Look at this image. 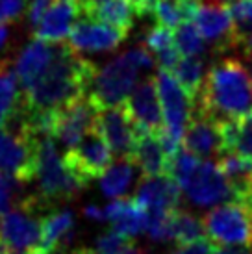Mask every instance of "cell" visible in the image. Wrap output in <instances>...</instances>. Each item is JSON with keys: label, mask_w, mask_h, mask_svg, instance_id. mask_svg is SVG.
<instances>
[{"label": "cell", "mask_w": 252, "mask_h": 254, "mask_svg": "<svg viewBox=\"0 0 252 254\" xmlns=\"http://www.w3.org/2000/svg\"><path fill=\"white\" fill-rule=\"evenodd\" d=\"M112 158L113 150L108 141L93 128L82 137L76 147L63 154V162L87 188L95 178H100L108 171L112 165Z\"/></svg>", "instance_id": "cell-8"}, {"label": "cell", "mask_w": 252, "mask_h": 254, "mask_svg": "<svg viewBox=\"0 0 252 254\" xmlns=\"http://www.w3.org/2000/svg\"><path fill=\"white\" fill-rule=\"evenodd\" d=\"M195 108L217 121L239 119L252 113V84L239 60H221L206 74Z\"/></svg>", "instance_id": "cell-2"}, {"label": "cell", "mask_w": 252, "mask_h": 254, "mask_svg": "<svg viewBox=\"0 0 252 254\" xmlns=\"http://www.w3.org/2000/svg\"><path fill=\"white\" fill-rule=\"evenodd\" d=\"M175 212H148L147 234L152 241H175Z\"/></svg>", "instance_id": "cell-35"}, {"label": "cell", "mask_w": 252, "mask_h": 254, "mask_svg": "<svg viewBox=\"0 0 252 254\" xmlns=\"http://www.w3.org/2000/svg\"><path fill=\"white\" fill-rule=\"evenodd\" d=\"M2 217H4V215H2V213H0V226H2Z\"/></svg>", "instance_id": "cell-47"}, {"label": "cell", "mask_w": 252, "mask_h": 254, "mask_svg": "<svg viewBox=\"0 0 252 254\" xmlns=\"http://www.w3.org/2000/svg\"><path fill=\"white\" fill-rule=\"evenodd\" d=\"M184 147L198 158L217 160L219 156L224 154L221 121L195 108L184 130Z\"/></svg>", "instance_id": "cell-13"}, {"label": "cell", "mask_w": 252, "mask_h": 254, "mask_svg": "<svg viewBox=\"0 0 252 254\" xmlns=\"http://www.w3.org/2000/svg\"><path fill=\"white\" fill-rule=\"evenodd\" d=\"M132 2L133 9H135V15L137 17H145V15L152 13V7H154L156 0H130Z\"/></svg>", "instance_id": "cell-42"}, {"label": "cell", "mask_w": 252, "mask_h": 254, "mask_svg": "<svg viewBox=\"0 0 252 254\" xmlns=\"http://www.w3.org/2000/svg\"><path fill=\"white\" fill-rule=\"evenodd\" d=\"M2 69H4V64H0V72H2Z\"/></svg>", "instance_id": "cell-48"}, {"label": "cell", "mask_w": 252, "mask_h": 254, "mask_svg": "<svg viewBox=\"0 0 252 254\" xmlns=\"http://www.w3.org/2000/svg\"><path fill=\"white\" fill-rule=\"evenodd\" d=\"M217 165L234 188L239 202V198L252 188V162L236 152H224L217 158Z\"/></svg>", "instance_id": "cell-26"}, {"label": "cell", "mask_w": 252, "mask_h": 254, "mask_svg": "<svg viewBox=\"0 0 252 254\" xmlns=\"http://www.w3.org/2000/svg\"><path fill=\"white\" fill-rule=\"evenodd\" d=\"M74 240V213L70 210H54L41 219L39 251L52 253L56 249L67 251Z\"/></svg>", "instance_id": "cell-21"}, {"label": "cell", "mask_w": 252, "mask_h": 254, "mask_svg": "<svg viewBox=\"0 0 252 254\" xmlns=\"http://www.w3.org/2000/svg\"><path fill=\"white\" fill-rule=\"evenodd\" d=\"M0 254H2V241H0Z\"/></svg>", "instance_id": "cell-49"}, {"label": "cell", "mask_w": 252, "mask_h": 254, "mask_svg": "<svg viewBox=\"0 0 252 254\" xmlns=\"http://www.w3.org/2000/svg\"><path fill=\"white\" fill-rule=\"evenodd\" d=\"M171 72L175 74V78L180 82V85L193 100L198 97V93L202 91L204 80L208 74L204 62L196 56H186L184 60L178 62V65Z\"/></svg>", "instance_id": "cell-29"}, {"label": "cell", "mask_w": 252, "mask_h": 254, "mask_svg": "<svg viewBox=\"0 0 252 254\" xmlns=\"http://www.w3.org/2000/svg\"><path fill=\"white\" fill-rule=\"evenodd\" d=\"M137 74L139 69L128 60L126 54L115 56L97 69L87 95L98 110L125 104L135 89Z\"/></svg>", "instance_id": "cell-5"}, {"label": "cell", "mask_w": 252, "mask_h": 254, "mask_svg": "<svg viewBox=\"0 0 252 254\" xmlns=\"http://www.w3.org/2000/svg\"><path fill=\"white\" fill-rule=\"evenodd\" d=\"M213 254H252V245H221Z\"/></svg>", "instance_id": "cell-41"}, {"label": "cell", "mask_w": 252, "mask_h": 254, "mask_svg": "<svg viewBox=\"0 0 252 254\" xmlns=\"http://www.w3.org/2000/svg\"><path fill=\"white\" fill-rule=\"evenodd\" d=\"M215 243L211 241V238H198L195 241L189 243H180L178 247H175L169 254H213L215 253Z\"/></svg>", "instance_id": "cell-37"}, {"label": "cell", "mask_w": 252, "mask_h": 254, "mask_svg": "<svg viewBox=\"0 0 252 254\" xmlns=\"http://www.w3.org/2000/svg\"><path fill=\"white\" fill-rule=\"evenodd\" d=\"M52 6V0H28V6H26V15H28V21L32 26H37L39 21L43 19V15L47 13V9Z\"/></svg>", "instance_id": "cell-40"}, {"label": "cell", "mask_w": 252, "mask_h": 254, "mask_svg": "<svg viewBox=\"0 0 252 254\" xmlns=\"http://www.w3.org/2000/svg\"><path fill=\"white\" fill-rule=\"evenodd\" d=\"M54 52H56V43H45L39 39H34L21 50L15 62V72L19 76L22 89H28L30 85L43 76V72L49 69L54 58Z\"/></svg>", "instance_id": "cell-20"}, {"label": "cell", "mask_w": 252, "mask_h": 254, "mask_svg": "<svg viewBox=\"0 0 252 254\" xmlns=\"http://www.w3.org/2000/svg\"><path fill=\"white\" fill-rule=\"evenodd\" d=\"M97 104L91 100L89 95H82L76 100L69 102L67 106L56 112L54 127H52V137L60 143L65 152L76 147L82 141L87 132H91L97 123L98 115Z\"/></svg>", "instance_id": "cell-9"}, {"label": "cell", "mask_w": 252, "mask_h": 254, "mask_svg": "<svg viewBox=\"0 0 252 254\" xmlns=\"http://www.w3.org/2000/svg\"><path fill=\"white\" fill-rule=\"evenodd\" d=\"M95 130L108 141L113 154L132 160L137 143V127L125 104L100 110Z\"/></svg>", "instance_id": "cell-12"}, {"label": "cell", "mask_w": 252, "mask_h": 254, "mask_svg": "<svg viewBox=\"0 0 252 254\" xmlns=\"http://www.w3.org/2000/svg\"><path fill=\"white\" fill-rule=\"evenodd\" d=\"M104 213L106 221L112 223L113 230H117L126 238L133 240L135 236L147 232L150 213L133 197L113 198L112 202L104 208Z\"/></svg>", "instance_id": "cell-19"}, {"label": "cell", "mask_w": 252, "mask_h": 254, "mask_svg": "<svg viewBox=\"0 0 252 254\" xmlns=\"http://www.w3.org/2000/svg\"><path fill=\"white\" fill-rule=\"evenodd\" d=\"M95 254H141V251L135 247L132 238H126L112 228L97 238Z\"/></svg>", "instance_id": "cell-34"}, {"label": "cell", "mask_w": 252, "mask_h": 254, "mask_svg": "<svg viewBox=\"0 0 252 254\" xmlns=\"http://www.w3.org/2000/svg\"><path fill=\"white\" fill-rule=\"evenodd\" d=\"M135 162L130 158H119V162L112 163L108 171L100 177V190L106 197L121 198L125 197L133 180Z\"/></svg>", "instance_id": "cell-28"}, {"label": "cell", "mask_w": 252, "mask_h": 254, "mask_svg": "<svg viewBox=\"0 0 252 254\" xmlns=\"http://www.w3.org/2000/svg\"><path fill=\"white\" fill-rule=\"evenodd\" d=\"M7 36H9V32H7L6 24H0V50L4 49V45L7 43Z\"/></svg>", "instance_id": "cell-44"}, {"label": "cell", "mask_w": 252, "mask_h": 254, "mask_svg": "<svg viewBox=\"0 0 252 254\" xmlns=\"http://www.w3.org/2000/svg\"><path fill=\"white\" fill-rule=\"evenodd\" d=\"M243 49H245V52H247V56L249 58H252V37L249 39V41L243 45Z\"/></svg>", "instance_id": "cell-45"}, {"label": "cell", "mask_w": 252, "mask_h": 254, "mask_svg": "<svg viewBox=\"0 0 252 254\" xmlns=\"http://www.w3.org/2000/svg\"><path fill=\"white\" fill-rule=\"evenodd\" d=\"M175 43L184 56H200L206 52V41L202 34L191 21L182 22L175 30Z\"/></svg>", "instance_id": "cell-31"}, {"label": "cell", "mask_w": 252, "mask_h": 254, "mask_svg": "<svg viewBox=\"0 0 252 254\" xmlns=\"http://www.w3.org/2000/svg\"><path fill=\"white\" fill-rule=\"evenodd\" d=\"M158 97L161 102V112L165 119V130L184 139V130L191 113L195 110V100L189 97L180 82L171 74V71L160 69L154 76Z\"/></svg>", "instance_id": "cell-11"}, {"label": "cell", "mask_w": 252, "mask_h": 254, "mask_svg": "<svg viewBox=\"0 0 252 254\" xmlns=\"http://www.w3.org/2000/svg\"><path fill=\"white\" fill-rule=\"evenodd\" d=\"M228 9L234 24V41L243 47L252 37V0H234Z\"/></svg>", "instance_id": "cell-30"}, {"label": "cell", "mask_w": 252, "mask_h": 254, "mask_svg": "<svg viewBox=\"0 0 252 254\" xmlns=\"http://www.w3.org/2000/svg\"><path fill=\"white\" fill-rule=\"evenodd\" d=\"M21 184L15 177L0 173V213L6 215L7 212H11V208L15 204V198L21 193Z\"/></svg>", "instance_id": "cell-36"}, {"label": "cell", "mask_w": 252, "mask_h": 254, "mask_svg": "<svg viewBox=\"0 0 252 254\" xmlns=\"http://www.w3.org/2000/svg\"><path fill=\"white\" fill-rule=\"evenodd\" d=\"M204 232H206L204 223L193 213L186 212L182 208H178L175 212V241L189 243V241L202 238Z\"/></svg>", "instance_id": "cell-33"}, {"label": "cell", "mask_w": 252, "mask_h": 254, "mask_svg": "<svg viewBox=\"0 0 252 254\" xmlns=\"http://www.w3.org/2000/svg\"><path fill=\"white\" fill-rule=\"evenodd\" d=\"M128 32L100 22L91 17H80L69 34V45L78 52H106L117 49Z\"/></svg>", "instance_id": "cell-14"}, {"label": "cell", "mask_w": 252, "mask_h": 254, "mask_svg": "<svg viewBox=\"0 0 252 254\" xmlns=\"http://www.w3.org/2000/svg\"><path fill=\"white\" fill-rule=\"evenodd\" d=\"M133 198L148 212H173L180 208V184L169 175L147 177L137 186Z\"/></svg>", "instance_id": "cell-17"}, {"label": "cell", "mask_w": 252, "mask_h": 254, "mask_svg": "<svg viewBox=\"0 0 252 254\" xmlns=\"http://www.w3.org/2000/svg\"><path fill=\"white\" fill-rule=\"evenodd\" d=\"M202 223L208 238L221 245H252V215L238 200L211 208Z\"/></svg>", "instance_id": "cell-7"}, {"label": "cell", "mask_w": 252, "mask_h": 254, "mask_svg": "<svg viewBox=\"0 0 252 254\" xmlns=\"http://www.w3.org/2000/svg\"><path fill=\"white\" fill-rule=\"evenodd\" d=\"M37 193L43 206H52L62 200L76 198L85 186L72 171L65 165L58 152L56 139L52 135L39 137V158H37Z\"/></svg>", "instance_id": "cell-3"}, {"label": "cell", "mask_w": 252, "mask_h": 254, "mask_svg": "<svg viewBox=\"0 0 252 254\" xmlns=\"http://www.w3.org/2000/svg\"><path fill=\"white\" fill-rule=\"evenodd\" d=\"M84 17H91L100 22L112 24L123 32H130L133 26V19L137 17L130 0H104L93 6Z\"/></svg>", "instance_id": "cell-25"}, {"label": "cell", "mask_w": 252, "mask_h": 254, "mask_svg": "<svg viewBox=\"0 0 252 254\" xmlns=\"http://www.w3.org/2000/svg\"><path fill=\"white\" fill-rule=\"evenodd\" d=\"M74 2H78V4H80V2H84V0H74Z\"/></svg>", "instance_id": "cell-50"}, {"label": "cell", "mask_w": 252, "mask_h": 254, "mask_svg": "<svg viewBox=\"0 0 252 254\" xmlns=\"http://www.w3.org/2000/svg\"><path fill=\"white\" fill-rule=\"evenodd\" d=\"M95 72V64L82 58L69 43H56L49 69L28 89H22L21 123L34 134H50L56 112L78 97L87 95Z\"/></svg>", "instance_id": "cell-1"}, {"label": "cell", "mask_w": 252, "mask_h": 254, "mask_svg": "<svg viewBox=\"0 0 252 254\" xmlns=\"http://www.w3.org/2000/svg\"><path fill=\"white\" fill-rule=\"evenodd\" d=\"M182 190L186 191L189 202L200 208L238 200L236 191L223 175V171L219 169L217 162H211V160H206L198 165V169L184 184Z\"/></svg>", "instance_id": "cell-10"}, {"label": "cell", "mask_w": 252, "mask_h": 254, "mask_svg": "<svg viewBox=\"0 0 252 254\" xmlns=\"http://www.w3.org/2000/svg\"><path fill=\"white\" fill-rule=\"evenodd\" d=\"M15 130L0 128V173L15 177L19 182L28 184L37 175L39 137L26 128L17 117Z\"/></svg>", "instance_id": "cell-4"}, {"label": "cell", "mask_w": 252, "mask_h": 254, "mask_svg": "<svg viewBox=\"0 0 252 254\" xmlns=\"http://www.w3.org/2000/svg\"><path fill=\"white\" fill-rule=\"evenodd\" d=\"M19 76L15 71L2 69L0 72V128L9 127L21 110L22 93L19 89Z\"/></svg>", "instance_id": "cell-27"}, {"label": "cell", "mask_w": 252, "mask_h": 254, "mask_svg": "<svg viewBox=\"0 0 252 254\" xmlns=\"http://www.w3.org/2000/svg\"><path fill=\"white\" fill-rule=\"evenodd\" d=\"M84 215L87 219H91V221H97V223H102V221H106L104 210H102V208H98V206H95V204L85 206Z\"/></svg>", "instance_id": "cell-43"}, {"label": "cell", "mask_w": 252, "mask_h": 254, "mask_svg": "<svg viewBox=\"0 0 252 254\" xmlns=\"http://www.w3.org/2000/svg\"><path fill=\"white\" fill-rule=\"evenodd\" d=\"M82 17L80 4L74 0H56L43 15L39 24L35 26V39L45 43H62L69 37L76 19Z\"/></svg>", "instance_id": "cell-18"}, {"label": "cell", "mask_w": 252, "mask_h": 254, "mask_svg": "<svg viewBox=\"0 0 252 254\" xmlns=\"http://www.w3.org/2000/svg\"><path fill=\"white\" fill-rule=\"evenodd\" d=\"M221 135L224 152H236L252 162V113L221 121Z\"/></svg>", "instance_id": "cell-23"}, {"label": "cell", "mask_w": 252, "mask_h": 254, "mask_svg": "<svg viewBox=\"0 0 252 254\" xmlns=\"http://www.w3.org/2000/svg\"><path fill=\"white\" fill-rule=\"evenodd\" d=\"M125 106L132 115L137 130L160 134L165 127V119H163V112H161V102L160 97H158V87H156L154 78L143 80L141 84L135 85L132 95L125 102Z\"/></svg>", "instance_id": "cell-15"}, {"label": "cell", "mask_w": 252, "mask_h": 254, "mask_svg": "<svg viewBox=\"0 0 252 254\" xmlns=\"http://www.w3.org/2000/svg\"><path fill=\"white\" fill-rule=\"evenodd\" d=\"M145 47L156 54L160 69L173 71L180 62V50L176 47L175 36L171 34V28L156 24L145 36Z\"/></svg>", "instance_id": "cell-24"}, {"label": "cell", "mask_w": 252, "mask_h": 254, "mask_svg": "<svg viewBox=\"0 0 252 254\" xmlns=\"http://www.w3.org/2000/svg\"><path fill=\"white\" fill-rule=\"evenodd\" d=\"M195 24L204 39L215 50H226L236 45L232 15L226 4L202 2L195 15Z\"/></svg>", "instance_id": "cell-16"}, {"label": "cell", "mask_w": 252, "mask_h": 254, "mask_svg": "<svg viewBox=\"0 0 252 254\" xmlns=\"http://www.w3.org/2000/svg\"><path fill=\"white\" fill-rule=\"evenodd\" d=\"M125 54L139 71H150L154 67V58L147 47H133V49L126 50Z\"/></svg>", "instance_id": "cell-38"}, {"label": "cell", "mask_w": 252, "mask_h": 254, "mask_svg": "<svg viewBox=\"0 0 252 254\" xmlns=\"http://www.w3.org/2000/svg\"><path fill=\"white\" fill-rule=\"evenodd\" d=\"M22 7H24V0H0V24L19 19Z\"/></svg>", "instance_id": "cell-39"}, {"label": "cell", "mask_w": 252, "mask_h": 254, "mask_svg": "<svg viewBox=\"0 0 252 254\" xmlns=\"http://www.w3.org/2000/svg\"><path fill=\"white\" fill-rule=\"evenodd\" d=\"M202 2H217V4H226V6H228L234 0H202Z\"/></svg>", "instance_id": "cell-46"}, {"label": "cell", "mask_w": 252, "mask_h": 254, "mask_svg": "<svg viewBox=\"0 0 252 254\" xmlns=\"http://www.w3.org/2000/svg\"><path fill=\"white\" fill-rule=\"evenodd\" d=\"M133 162L141 169L143 178L167 175V154L161 147L160 135L156 132L137 130V143L133 150Z\"/></svg>", "instance_id": "cell-22"}, {"label": "cell", "mask_w": 252, "mask_h": 254, "mask_svg": "<svg viewBox=\"0 0 252 254\" xmlns=\"http://www.w3.org/2000/svg\"><path fill=\"white\" fill-rule=\"evenodd\" d=\"M39 208H43V204L35 195H32L28 198H22L11 212H7L2 217V226H0L2 251L30 254L39 247L43 219L37 217Z\"/></svg>", "instance_id": "cell-6"}, {"label": "cell", "mask_w": 252, "mask_h": 254, "mask_svg": "<svg viewBox=\"0 0 252 254\" xmlns=\"http://www.w3.org/2000/svg\"><path fill=\"white\" fill-rule=\"evenodd\" d=\"M200 158L196 154H193L191 150L184 147L180 148V152L175 156V158H171L167 163V175L173 180L180 184V188H182L184 184L188 182L189 178L193 177V173L198 169V165H200Z\"/></svg>", "instance_id": "cell-32"}]
</instances>
